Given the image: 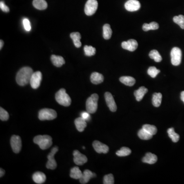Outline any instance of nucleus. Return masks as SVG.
Returning <instances> with one entry per match:
<instances>
[{"label":"nucleus","mask_w":184,"mask_h":184,"mask_svg":"<svg viewBox=\"0 0 184 184\" xmlns=\"http://www.w3.org/2000/svg\"><path fill=\"white\" fill-rule=\"evenodd\" d=\"M32 179L33 181L36 184H43L46 181V176L44 173L41 172H36L33 174Z\"/></svg>","instance_id":"17"},{"label":"nucleus","mask_w":184,"mask_h":184,"mask_svg":"<svg viewBox=\"0 0 184 184\" xmlns=\"http://www.w3.org/2000/svg\"><path fill=\"white\" fill-rule=\"evenodd\" d=\"M148 90L144 87H140L138 90L134 92V95L136 97V100L138 101H140L143 99L144 95L147 93Z\"/></svg>","instance_id":"22"},{"label":"nucleus","mask_w":184,"mask_h":184,"mask_svg":"<svg viewBox=\"0 0 184 184\" xmlns=\"http://www.w3.org/2000/svg\"><path fill=\"white\" fill-rule=\"evenodd\" d=\"M84 52L85 55L87 56H91L94 55L96 54V50L94 47H93L91 46H84Z\"/></svg>","instance_id":"36"},{"label":"nucleus","mask_w":184,"mask_h":184,"mask_svg":"<svg viewBox=\"0 0 184 184\" xmlns=\"http://www.w3.org/2000/svg\"><path fill=\"white\" fill-rule=\"evenodd\" d=\"M103 184H114V177L112 174H109L104 176L103 178Z\"/></svg>","instance_id":"38"},{"label":"nucleus","mask_w":184,"mask_h":184,"mask_svg":"<svg viewBox=\"0 0 184 184\" xmlns=\"http://www.w3.org/2000/svg\"><path fill=\"white\" fill-rule=\"evenodd\" d=\"M96 177L95 173H93L90 170L87 169L85 170L84 172L83 173V175L81 178L79 179L80 180V183L82 184H86L89 182L90 179H91L93 177Z\"/></svg>","instance_id":"16"},{"label":"nucleus","mask_w":184,"mask_h":184,"mask_svg":"<svg viewBox=\"0 0 184 184\" xmlns=\"http://www.w3.org/2000/svg\"><path fill=\"white\" fill-rule=\"evenodd\" d=\"M55 99L59 104L64 106H68L71 103V99L66 93L64 89H61L57 92L55 95Z\"/></svg>","instance_id":"3"},{"label":"nucleus","mask_w":184,"mask_h":184,"mask_svg":"<svg viewBox=\"0 0 184 184\" xmlns=\"http://www.w3.org/2000/svg\"><path fill=\"white\" fill-rule=\"evenodd\" d=\"M33 5L39 10H45L48 7V4L45 0H33Z\"/></svg>","instance_id":"24"},{"label":"nucleus","mask_w":184,"mask_h":184,"mask_svg":"<svg viewBox=\"0 0 184 184\" xmlns=\"http://www.w3.org/2000/svg\"><path fill=\"white\" fill-rule=\"evenodd\" d=\"M9 118V114L6 110L3 109L2 107H0V119L2 121H7Z\"/></svg>","instance_id":"39"},{"label":"nucleus","mask_w":184,"mask_h":184,"mask_svg":"<svg viewBox=\"0 0 184 184\" xmlns=\"http://www.w3.org/2000/svg\"><path fill=\"white\" fill-rule=\"evenodd\" d=\"M34 143L37 144L40 149L45 150L51 147L52 144L51 137L48 135H39L34 137L33 139Z\"/></svg>","instance_id":"2"},{"label":"nucleus","mask_w":184,"mask_h":184,"mask_svg":"<svg viewBox=\"0 0 184 184\" xmlns=\"http://www.w3.org/2000/svg\"><path fill=\"white\" fill-rule=\"evenodd\" d=\"M83 175V173L82 171L78 167H73V168L71 169V172H70V177L71 178L78 180L80 179Z\"/></svg>","instance_id":"27"},{"label":"nucleus","mask_w":184,"mask_h":184,"mask_svg":"<svg viewBox=\"0 0 184 184\" xmlns=\"http://www.w3.org/2000/svg\"><path fill=\"white\" fill-rule=\"evenodd\" d=\"M42 80V74L40 71L34 72L30 79V83L33 89H36L40 86Z\"/></svg>","instance_id":"10"},{"label":"nucleus","mask_w":184,"mask_h":184,"mask_svg":"<svg viewBox=\"0 0 184 184\" xmlns=\"http://www.w3.org/2000/svg\"><path fill=\"white\" fill-rule=\"evenodd\" d=\"M104 97L106 104L110 111L113 112L116 111L117 109V105L111 93L110 92H106L104 94Z\"/></svg>","instance_id":"12"},{"label":"nucleus","mask_w":184,"mask_h":184,"mask_svg":"<svg viewBox=\"0 0 184 184\" xmlns=\"http://www.w3.org/2000/svg\"><path fill=\"white\" fill-rule=\"evenodd\" d=\"M34 73L33 70L28 67H23L17 72L16 76V81L21 86H26L30 83L32 75Z\"/></svg>","instance_id":"1"},{"label":"nucleus","mask_w":184,"mask_h":184,"mask_svg":"<svg viewBox=\"0 0 184 184\" xmlns=\"http://www.w3.org/2000/svg\"><path fill=\"white\" fill-rule=\"evenodd\" d=\"M0 44H0V49H2V48L3 47V45H4V41H3V40H1V41H0Z\"/></svg>","instance_id":"45"},{"label":"nucleus","mask_w":184,"mask_h":184,"mask_svg":"<svg viewBox=\"0 0 184 184\" xmlns=\"http://www.w3.org/2000/svg\"><path fill=\"white\" fill-rule=\"evenodd\" d=\"M112 35V30L110 25H104L103 27V36L105 40H109L111 39Z\"/></svg>","instance_id":"28"},{"label":"nucleus","mask_w":184,"mask_h":184,"mask_svg":"<svg viewBox=\"0 0 184 184\" xmlns=\"http://www.w3.org/2000/svg\"><path fill=\"white\" fill-rule=\"evenodd\" d=\"M73 160L75 164L77 165H83L87 162V157L81 153L78 150H75L73 151Z\"/></svg>","instance_id":"11"},{"label":"nucleus","mask_w":184,"mask_h":184,"mask_svg":"<svg viewBox=\"0 0 184 184\" xmlns=\"http://www.w3.org/2000/svg\"><path fill=\"white\" fill-rule=\"evenodd\" d=\"M97 0H88L84 7V12L87 16H92L95 13L98 8Z\"/></svg>","instance_id":"8"},{"label":"nucleus","mask_w":184,"mask_h":184,"mask_svg":"<svg viewBox=\"0 0 184 184\" xmlns=\"http://www.w3.org/2000/svg\"><path fill=\"white\" fill-rule=\"evenodd\" d=\"M58 150H59L58 147L55 146L52 149L51 152L48 154L47 157L48 161L46 164V167L48 169L54 170L57 167V163L55 160L54 156Z\"/></svg>","instance_id":"6"},{"label":"nucleus","mask_w":184,"mask_h":184,"mask_svg":"<svg viewBox=\"0 0 184 184\" xmlns=\"http://www.w3.org/2000/svg\"><path fill=\"white\" fill-rule=\"evenodd\" d=\"M173 20L174 23L177 24L180 27L184 29V16L183 15H179L178 16H175Z\"/></svg>","instance_id":"35"},{"label":"nucleus","mask_w":184,"mask_h":184,"mask_svg":"<svg viewBox=\"0 0 184 184\" xmlns=\"http://www.w3.org/2000/svg\"><path fill=\"white\" fill-rule=\"evenodd\" d=\"M181 98L184 103V91L182 92L181 94Z\"/></svg>","instance_id":"44"},{"label":"nucleus","mask_w":184,"mask_h":184,"mask_svg":"<svg viewBox=\"0 0 184 184\" xmlns=\"http://www.w3.org/2000/svg\"><path fill=\"white\" fill-rule=\"evenodd\" d=\"M10 144L13 152L16 153H19L21 149V140L20 137L17 135L12 136L10 140Z\"/></svg>","instance_id":"9"},{"label":"nucleus","mask_w":184,"mask_h":184,"mask_svg":"<svg viewBox=\"0 0 184 184\" xmlns=\"http://www.w3.org/2000/svg\"><path fill=\"white\" fill-rule=\"evenodd\" d=\"M149 56L150 59H154V61L157 63H159L162 60L161 56L159 52L156 50H151L149 54Z\"/></svg>","instance_id":"32"},{"label":"nucleus","mask_w":184,"mask_h":184,"mask_svg":"<svg viewBox=\"0 0 184 184\" xmlns=\"http://www.w3.org/2000/svg\"><path fill=\"white\" fill-rule=\"evenodd\" d=\"M182 51L179 48L174 47L171 50V61L173 66H177L181 63Z\"/></svg>","instance_id":"7"},{"label":"nucleus","mask_w":184,"mask_h":184,"mask_svg":"<svg viewBox=\"0 0 184 184\" xmlns=\"http://www.w3.org/2000/svg\"><path fill=\"white\" fill-rule=\"evenodd\" d=\"M138 136L142 140H150L153 138V135L148 133L147 131L142 128L139 131L138 133Z\"/></svg>","instance_id":"30"},{"label":"nucleus","mask_w":184,"mask_h":184,"mask_svg":"<svg viewBox=\"0 0 184 184\" xmlns=\"http://www.w3.org/2000/svg\"><path fill=\"white\" fill-rule=\"evenodd\" d=\"M51 60L53 64L57 67H61L65 64V60L62 56L52 55L51 57Z\"/></svg>","instance_id":"21"},{"label":"nucleus","mask_w":184,"mask_h":184,"mask_svg":"<svg viewBox=\"0 0 184 184\" xmlns=\"http://www.w3.org/2000/svg\"><path fill=\"white\" fill-rule=\"evenodd\" d=\"M57 117V113L55 110L50 109H43L39 113V118L41 121L51 120Z\"/></svg>","instance_id":"5"},{"label":"nucleus","mask_w":184,"mask_h":184,"mask_svg":"<svg viewBox=\"0 0 184 184\" xmlns=\"http://www.w3.org/2000/svg\"><path fill=\"white\" fill-rule=\"evenodd\" d=\"M99 96L97 94H93L87 98L86 102L87 111L90 114H94L97 111Z\"/></svg>","instance_id":"4"},{"label":"nucleus","mask_w":184,"mask_h":184,"mask_svg":"<svg viewBox=\"0 0 184 184\" xmlns=\"http://www.w3.org/2000/svg\"><path fill=\"white\" fill-rule=\"evenodd\" d=\"M131 151L128 147H123L120 150L117 151L116 154L119 157H126L131 153Z\"/></svg>","instance_id":"33"},{"label":"nucleus","mask_w":184,"mask_h":184,"mask_svg":"<svg viewBox=\"0 0 184 184\" xmlns=\"http://www.w3.org/2000/svg\"><path fill=\"white\" fill-rule=\"evenodd\" d=\"M75 124L77 130L80 132H83L87 126V122L86 120L83 118L82 117L76 119L75 120Z\"/></svg>","instance_id":"18"},{"label":"nucleus","mask_w":184,"mask_h":184,"mask_svg":"<svg viewBox=\"0 0 184 184\" xmlns=\"http://www.w3.org/2000/svg\"><path fill=\"white\" fill-rule=\"evenodd\" d=\"M167 133L169 137H170V138L171 139L172 141L174 143L177 142L180 140V135L175 132L174 129L173 127L167 130Z\"/></svg>","instance_id":"31"},{"label":"nucleus","mask_w":184,"mask_h":184,"mask_svg":"<svg viewBox=\"0 0 184 184\" xmlns=\"http://www.w3.org/2000/svg\"><path fill=\"white\" fill-rule=\"evenodd\" d=\"M121 46L122 48L124 49L133 52L137 49L138 47V44L137 40L133 39H130L127 41H123Z\"/></svg>","instance_id":"14"},{"label":"nucleus","mask_w":184,"mask_h":184,"mask_svg":"<svg viewBox=\"0 0 184 184\" xmlns=\"http://www.w3.org/2000/svg\"><path fill=\"white\" fill-rule=\"evenodd\" d=\"M125 8L129 12H136L141 7V4L138 0H129L125 3Z\"/></svg>","instance_id":"13"},{"label":"nucleus","mask_w":184,"mask_h":184,"mask_svg":"<svg viewBox=\"0 0 184 184\" xmlns=\"http://www.w3.org/2000/svg\"><path fill=\"white\" fill-rule=\"evenodd\" d=\"M70 37L73 40L75 46L76 48H80L82 46V43L80 41L81 35L79 32H73L70 34Z\"/></svg>","instance_id":"23"},{"label":"nucleus","mask_w":184,"mask_h":184,"mask_svg":"<svg viewBox=\"0 0 184 184\" xmlns=\"http://www.w3.org/2000/svg\"><path fill=\"white\" fill-rule=\"evenodd\" d=\"M119 79L122 83L130 87L134 86L136 83L135 79L130 76H122Z\"/></svg>","instance_id":"25"},{"label":"nucleus","mask_w":184,"mask_h":184,"mask_svg":"<svg viewBox=\"0 0 184 184\" xmlns=\"http://www.w3.org/2000/svg\"><path fill=\"white\" fill-rule=\"evenodd\" d=\"M104 80L103 76L98 72H94L91 76V82L93 84H98L102 83Z\"/></svg>","instance_id":"20"},{"label":"nucleus","mask_w":184,"mask_h":184,"mask_svg":"<svg viewBox=\"0 0 184 184\" xmlns=\"http://www.w3.org/2000/svg\"><path fill=\"white\" fill-rule=\"evenodd\" d=\"M83 149H85V147H84V146H83Z\"/></svg>","instance_id":"46"},{"label":"nucleus","mask_w":184,"mask_h":184,"mask_svg":"<svg viewBox=\"0 0 184 184\" xmlns=\"http://www.w3.org/2000/svg\"><path fill=\"white\" fill-rule=\"evenodd\" d=\"M23 24L25 30H26L27 31H30L31 29V24H30V21L27 18L23 19Z\"/></svg>","instance_id":"40"},{"label":"nucleus","mask_w":184,"mask_h":184,"mask_svg":"<svg viewBox=\"0 0 184 184\" xmlns=\"http://www.w3.org/2000/svg\"><path fill=\"white\" fill-rule=\"evenodd\" d=\"M162 95L161 93H155L153 94L152 99L153 106L155 107H159L161 104Z\"/></svg>","instance_id":"26"},{"label":"nucleus","mask_w":184,"mask_h":184,"mask_svg":"<svg viewBox=\"0 0 184 184\" xmlns=\"http://www.w3.org/2000/svg\"><path fill=\"white\" fill-rule=\"evenodd\" d=\"M159 28V25H158V23L155 21H153L150 24H147V23H145L143 25L142 28L144 31H148L149 30H157Z\"/></svg>","instance_id":"29"},{"label":"nucleus","mask_w":184,"mask_h":184,"mask_svg":"<svg viewBox=\"0 0 184 184\" xmlns=\"http://www.w3.org/2000/svg\"><path fill=\"white\" fill-rule=\"evenodd\" d=\"M0 8L1 9V10L4 12H8L10 10L9 7L5 4L4 2L3 1H1L0 2Z\"/></svg>","instance_id":"41"},{"label":"nucleus","mask_w":184,"mask_h":184,"mask_svg":"<svg viewBox=\"0 0 184 184\" xmlns=\"http://www.w3.org/2000/svg\"><path fill=\"white\" fill-rule=\"evenodd\" d=\"M158 158L155 154L151 153H147L145 156L143 157L142 161L144 163L149 164H153L157 162Z\"/></svg>","instance_id":"19"},{"label":"nucleus","mask_w":184,"mask_h":184,"mask_svg":"<svg viewBox=\"0 0 184 184\" xmlns=\"http://www.w3.org/2000/svg\"><path fill=\"white\" fill-rule=\"evenodd\" d=\"M5 172L4 169L2 168L0 169V177H3L5 174Z\"/></svg>","instance_id":"43"},{"label":"nucleus","mask_w":184,"mask_h":184,"mask_svg":"<svg viewBox=\"0 0 184 184\" xmlns=\"http://www.w3.org/2000/svg\"><path fill=\"white\" fill-rule=\"evenodd\" d=\"M142 128L153 136L157 134V129L155 126L152 125L150 124H144Z\"/></svg>","instance_id":"34"},{"label":"nucleus","mask_w":184,"mask_h":184,"mask_svg":"<svg viewBox=\"0 0 184 184\" xmlns=\"http://www.w3.org/2000/svg\"><path fill=\"white\" fill-rule=\"evenodd\" d=\"M81 117L83 118L84 119V120H86V121H89L90 118H91L90 113L89 112H87H87L86 111L82 112V114H81Z\"/></svg>","instance_id":"42"},{"label":"nucleus","mask_w":184,"mask_h":184,"mask_svg":"<svg viewBox=\"0 0 184 184\" xmlns=\"http://www.w3.org/2000/svg\"><path fill=\"white\" fill-rule=\"evenodd\" d=\"M160 72V70L157 69L155 67H150L147 71L148 74L152 78H155Z\"/></svg>","instance_id":"37"},{"label":"nucleus","mask_w":184,"mask_h":184,"mask_svg":"<svg viewBox=\"0 0 184 184\" xmlns=\"http://www.w3.org/2000/svg\"><path fill=\"white\" fill-rule=\"evenodd\" d=\"M93 146L95 150L98 153H107L109 151V147L106 145L97 140L93 142Z\"/></svg>","instance_id":"15"}]
</instances>
